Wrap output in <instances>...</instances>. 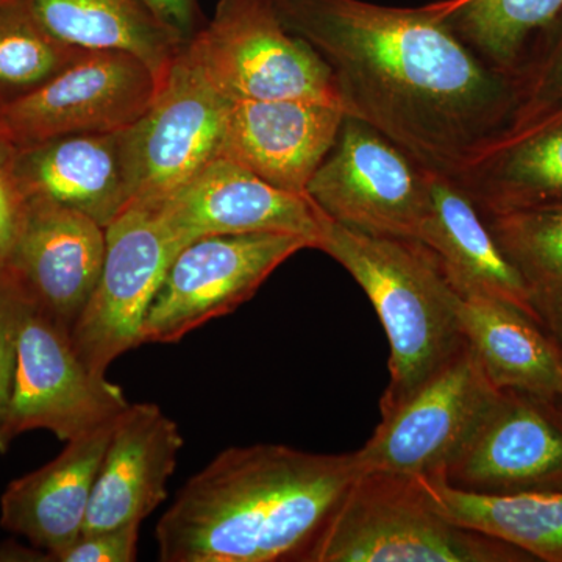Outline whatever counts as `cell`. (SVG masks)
<instances>
[{"label":"cell","instance_id":"1","mask_svg":"<svg viewBox=\"0 0 562 562\" xmlns=\"http://www.w3.org/2000/svg\"><path fill=\"white\" fill-rule=\"evenodd\" d=\"M284 27L330 66L342 109L428 169L454 173L513 127L516 81L492 69L435 3L271 0Z\"/></svg>","mask_w":562,"mask_h":562},{"label":"cell","instance_id":"2","mask_svg":"<svg viewBox=\"0 0 562 562\" xmlns=\"http://www.w3.org/2000/svg\"><path fill=\"white\" fill-rule=\"evenodd\" d=\"M362 473L357 452L231 447L195 473L157 525L162 562H310Z\"/></svg>","mask_w":562,"mask_h":562},{"label":"cell","instance_id":"3","mask_svg":"<svg viewBox=\"0 0 562 562\" xmlns=\"http://www.w3.org/2000/svg\"><path fill=\"white\" fill-rule=\"evenodd\" d=\"M317 250L353 277L382 321L391 346V379L380 402L386 416L464 349L458 290L435 251L413 239L371 235L327 217Z\"/></svg>","mask_w":562,"mask_h":562},{"label":"cell","instance_id":"4","mask_svg":"<svg viewBox=\"0 0 562 562\" xmlns=\"http://www.w3.org/2000/svg\"><path fill=\"white\" fill-rule=\"evenodd\" d=\"M512 543L458 527L422 498L409 476L361 473L310 562H527Z\"/></svg>","mask_w":562,"mask_h":562},{"label":"cell","instance_id":"5","mask_svg":"<svg viewBox=\"0 0 562 562\" xmlns=\"http://www.w3.org/2000/svg\"><path fill=\"white\" fill-rule=\"evenodd\" d=\"M187 46L231 102L310 101L342 109L330 66L284 27L271 0H220L213 20Z\"/></svg>","mask_w":562,"mask_h":562},{"label":"cell","instance_id":"6","mask_svg":"<svg viewBox=\"0 0 562 562\" xmlns=\"http://www.w3.org/2000/svg\"><path fill=\"white\" fill-rule=\"evenodd\" d=\"M306 195L338 224L413 241L430 209L425 166L349 114Z\"/></svg>","mask_w":562,"mask_h":562},{"label":"cell","instance_id":"7","mask_svg":"<svg viewBox=\"0 0 562 562\" xmlns=\"http://www.w3.org/2000/svg\"><path fill=\"white\" fill-rule=\"evenodd\" d=\"M231 105L183 44L149 109L124 131L131 203L165 201L220 157Z\"/></svg>","mask_w":562,"mask_h":562},{"label":"cell","instance_id":"8","mask_svg":"<svg viewBox=\"0 0 562 562\" xmlns=\"http://www.w3.org/2000/svg\"><path fill=\"white\" fill-rule=\"evenodd\" d=\"M120 386L81 360L70 331L25 302L5 441L47 430L63 442L114 424L128 408Z\"/></svg>","mask_w":562,"mask_h":562},{"label":"cell","instance_id":"9","mask_svg":"<svg viewBox=\"0 0 562 562\" xmlns=\"http://www.w3.org/2000/svg\"><path fill=\"white\" fill-rule=\"evenodd\" d=\"M105 233L101 277L70 330L81 360L103 375L111 362L143 344L151 302L183 249L158 211L143 203H131Z\"/></svg>","mask_w":562,"mask_h":562},{"label":"cell","instance_id":"10","mask_svg":"<svg viewBox=\"0 0 562 562\" xmlns=\"http://www.w3.org/2000/svg\"><path fill=\"white\" fill-rule=\"evenodd\" d=\"M312 249L290 233L206 236L173 258L151 302L143 344H172L249 302L292 255Z\"/></svg>","mask_w":562,"mask_h":562},{"label":"cell","instance_id":"11","mask_svg":"<svg viewBox=\"0 0 562 562\" xmlns=\"http://www.w3.org/2000/svg\"><path fill=\"white\" fill-rule=\"evenodd\" d=\"M160 81L124 50H83L24 98L0 109V132L16 147L60 136L127 131L146 113Z\"/></svg>","mask_w":562,"mask_h":562},{"label":"cell","instance_id":"12","mask_svg":"<svg viewBox=\"0 0 562 562\" xmlns=\"http://www.w3.org/2000/svg\"><path fill=\"white\" fill-rule=\"evenodd\" d=\"M501 391L465 344L408 401L382 416L372 438L357 450L362 473L442 475Z\"/></svg>","mask_w":562,"mask_h":562},{"label":"cell","instance_id":"13","mask_svg":"<svg viewBox=\"0 0 562 562\" xmlns=\"http://www.w3.org/2000/svg\"><path fill=\"white\" fill-rule=\"evenodd\" d=\"M561 403L502 390L442 476L482 494L562 487ZM441 475V473H439Z\"/></svg>","mask_w":562,"mask_h":562},{"label":"cell","instance_id":"14","mask_svg":"<svg viewBox=\"0 0 562 562\" xmlns=\"http://www.w3.org/2000/svg\"><path fill=\"white\" fill-rule=\"evenodd\" d=\"M150 206L181 247L206 236L290 233L317 249L327 220L308 195L272 187L222 155L168 199Z\"/></svg>","mask_w":562,"mask_h":562},{"label":"cell","instance_id":"15","mask_svg":"<svg viewBox=\"0 0 562 562\" xmlns=\"http://www.w3.org/2000/svg\"><path fill=\"white\" fill-rule=\"evenodd\" d=\"M106 233L80 211L32 199L5 272L24 301L72 330L101 277Z\"/></svg>","mask_w":562,"mask_h":562},{"label":"cell","instance_id":"16","mask_svg":"<svg viewBox=\"0 0 562 562\" xmlns=\"http://www.w3.org/2000/svg\"><path fill=\"white\" fill-rule=\"evenodd\" d=\"M344 117L341 106L324 102H232L221 155L272 187L306 195Z\"/></svg>","mask_w":562,"mask_h":562},{"label":"cell","instance_id":"17","mask_svg":"<svg viewBox=\"0 0 562 562\" xmlns=\"http://www.w3.org/2000/svg\"><path fill=\"white\" fill-rule=\"evenodd\" d=\"M183 438L155 403H131L114 422L83 532L139 524L168 497Z\"/></svg>","mask_w":562,"mask_h":562},{"label":"cell","instance_id":"18","mask_svg":"<svg viewBox=\"0 0 562 562\" xmlns=\"http://www.w3.org/2000/svg\"><path fill=\"white\" fill-rule=\"evenodd\" d=\"M113 425L66 443L55 460L14 480L0 498V525L54 560L83 532Z\"/></svg>","mask_w":562,"mask_h":562},{"label":"cell","instance_id":"19","mask_svg":"<svg viewBox=\"0 0 562 562\" xmlns=\"http://www.w3.org/2000/svg\"><path fill=\"white\" fill-rule=\"evenodd\" d=\"M16 171L31 201L80 211L103 228L131 205L124 131L60 136L16 147Z\"/></svg>","mask_w":562,"mask_h":562},{"label":"cell","instance_id":"20","mask_svg":"<svg viewBox=\"0 0 562 562\" xmlns=\"http://www.w3.org/2000/svg\"><path fill=\"white\" fill-rule=\"evenodd\" d=\"M482 214L562 205V106L513 124L452 177Z\"/></svg>","mask_w":562,"mask_h":562},{"label":"cell","instance_id":"21","mask_svg":"<svg viewBox=\"0 0 562 562\" xmlns=\"http://www.w3.org/2000/svg\"><path fill=\"white\" fill-rule=\"evenodd\" d=\"M425 169L430 209L417 241L435 251L458 291L508 303L539 324L522 277L498 247L471 198L452 177Z\"/></svg>","mask_w":562,"mask_h":562},{"label":"cell","instance_id":"22","mask_svg":"<svg viewBox=\"0 0 562 562\" xmlns=\"http://www.w3.org/2000/svg\"><path fill=\"white\" fill-rule=\"evenodd\" d=\"M458 324L498 390L562 403V347L542 325L508 303L458 291Z\"/></svg>","mask_w":562,"mask_h":562},{"label":"cell","instance_id":"23","mask_svg":"<svg viewBox=\"0 0 562 562\" xmlns=\"http://www.w3.org/2000/svg\"><path fill=\"white\" fill-rule=\"evenodd\" d=\"M409 479L427 505L458 527L512 543L535 561L562 562V487L482 494L442 475Z\"/></svg>","mask_w":562,"mask_h":562},{"label":"cell","instance_id":"24","mask_svg":"<svg viewBox=\"0 0 562 562\" xmlns=\"http://www.w3.org/2000/svg\"><path fill=\"white\" fill-rule=\"evenodd\" d=\"M63 43L81 50H124L165 80L181 46L136 0H24Z\"/></svg>","mask_w":562,"mask_h":562},{"label":"cell","instance_id":"25","mask_svg":"<svg viewBox=\"0 0 562 562\" xmlns=\"http://www.w3.org/2000/svg\"><path fill=\"white\" fill-rule=\"evenodd\" d=\"M435 7L465 46L516 83L539 36L562 18V0H442Z\"/></svg>","mask_w":562,"mask_h":562},{"label":"cell","instance_id":"26","mask_svg":"<svg viewBox=\"0 0 562 562\" xmlns=\"http://www.w3.org/2000/svg\"><path fill=\"white\" fill-rule=\"evenodd\" d=\"M482 216L522 277L539 324L562 347V205Z\"/></svg>","mask_w":562,"mask_h":562},{"label":"cell","instance_id":"27","mask_svg":"<svg viewBox=\"0 0 562 562\" xmlns=\"http://www.w3.org/2000/svg\"><path fill=\"white\" fill-rule=\"evenodd\" d=\"M81 52L46 31L24 0L0 3V109L57 76Z\"/></svg>","mask_w":562,"mask_h":562},{"label":"cell","instance_id":"28","mask_svg":"<svg viewBox=\"0 0 562 562\" xmlns=\"http://www.w3.org/2000/svg\"><path fill=\"white\" fill-rule=\"evenodd\" d=\"M517 88L519 109L514 124L562 106V31L542 47L538 57L525 69L517 80Z\"/></svg>","mask_w":562,"mask_h":562},{"label":"cell","instance_id":"29","mask_svg":"<svg viewBox=\"0 0 562 562\" xmlns=\"http://www.w3.org/2000/svg\"><path fill=\"white\" fill-rule=\"evenodd\" d=\"M25 301L16 284L0 271V453L7 452L5 424L9 416L14 369H16L18 336Z\"/></svg>","mask_w":562,"mask_h":562},{"label":"cell","instance_id":"30","mask_svg":"<svg viewBox=\"0 0 562 562\" xmlns=\"http://www.w3.org/2000/svg\"><path fill=\"white\" fill-rule=\"evenodd\" d=\"M31 199L16 171V146L0 132V271H5L27 220Z\"/></svg>","mask_w":562,"mask_h":562},{"label":"cell","instance_id":"31","mask_svg":"<svg viewBox=\"0 0 562 562\" xmlns=\"http://www.w3.org/2000/svg\"><path fill=\"white\" fill-rule=\"evenodd\" d=\"M139 524L81 532L79 539L52 561L133 562L138 560Z\"/></svg>","mask_w":562,"mask_h":562},{"label":"cell","instance_id":"32","mask_svg":"<svg viewBox=\"0 0 562 562\" xmlns=\"http://www.w3.org/2000/svg\"><path fill=\"white\" fill-rule=\"evenodd\" d=\"M158 24L162 25L180 44L194 38L199 27L198 0H136Z\"/></svg>","mask_w":562,"mask_h":562},{"label":"cell","instance_id":"33","mask_svg":"<svg viewBox=\"0 0 562 562\" xmlns=\"http://www.w3.org/2000/svg\"><path fill=\"white\" fill-rule=\"evenodd\" d=\"M3 2H5V0H0V3H3Z\"/></svg>","mask_w":562,"mask_h":562}]
</instances>
